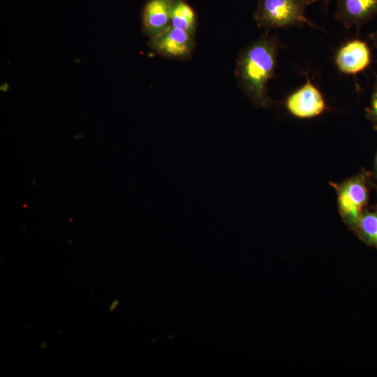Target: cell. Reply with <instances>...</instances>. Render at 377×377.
Instances as JSON below:
<instances>
[{"mask_svg": "<svg viewBox=\"0 0 377 377\" xmlns=\"http://www.w3.org/2000/svg\"><path fill=\"white\" fill-rule=\"evenodd\" d=\"M280 47L277 38L266 31L244 47L237 58L235 73L239 87L258 106L271 105L268 82L274 76Z\"/></svg>", "mask_w": 377, "mask_h": 377, "instance_id": "1", "label": "cell"}, {"mask_svg": "<svg viewBox=\"0 0 377 377\" xmlns=\"http://www.w3.org/2000/svg\"><path fill=\"white\" fill-rule=\"evenodd\" d=\"M318 0H259L253 20L259 28H288L307 24L320 29L305 16V9Z\"/></svg>", "mask_w": 377, "mask_h": 377, "instance_id": "2", "label": "cell"}, {"mask_svg": "<svg viewBox=\"0 0 377 377\" xmlns=\"http://www.w3.org/2000/svg\"><path fill=\"white\" fill-rule=\"evenodd\" d=\"M194 36L170 26L159 34L150 38L151 49L164 57L174 59L188 58L195 47Z\"/></svg>", "mask_w": 377, "mask_h": 377, "instance_id": "3", "label": "cell"}, {"mask_svg": "<svg viewBox=\"0 0 377 377\" xmlns=\"http://www.w3.org/2000/svg\"><path fill=\"white\" fill-rule=\"evenodd\" d=\"M306 82L300 89L288 96L286 105L289 112L298 118H311L322 114L325 103L319 89L305 73Z\"/></svg>", "mask_w": 377, "mask_h": 377, "instance_id": "4", "label": "cell"}, {"mask_svg": "<svg viewBox=\"0 0 377 377\" xmlns=\"http://www.w3.org/2000/svg\"><path fill=\"white\" fill-rule=\"evenodd\" d=\"M367 198L368 191L363 177L350 179L338 188L341 214L351 223H359Z\"/></svg>", "mask_w": 377, "mask_h": 377, "instance_id": "5", "label": "cell"}, {"mask_svg": "<svg viewBox=\"0 0 377 377\" xmlns=\"http://www.w3.org/2000/svg\"><path fill=\"white\" fill-rule=\"evenodd\" d=\"M377 15V0H337L336 20L346 29L357 31Z\"/></svg>", "mask_w": 377, "mask_h": 377, "instance_id": "6", "label": "cell"}, {"mask_svg": "<svg viewBox=\"0 0 377 377\" xmlns=\"http://www.w3.org/2000/svg\"><path fill=\"white\" fill-rule=\"evenodd\" d=\"M334 61L341 73L355 75L369 66L371 50L365 41L359 38L352 39L338 50Z\"/></svg>", "mask_w": 377, "mask_h": 377, "instance_id": "7", "label": "cell"}, {"mask_svg": "<svg viewBox=\"0 0 377 377\" xmlns=\"http://www.w3.org/2000/svg\"><path fill=\"white\" fill-rule=\"evenodd\" d=\"M172 0H147L142 11V27L145 35L152 38L170 26Z\"/></svg>", "mask_w": 377, "mask_h": 377, "instance_id": "8", "label": "cell"}, {"mask_svg": "<svg viewBox=\"0 0 377 377\" xmlns=\"http://www.w3.org/2000/svg\"><path fill=\"white\" fill-rule=\"evenodd\" d=\"M198 17L193 8L185 0H172L170 8V26L184 30L194 36Z\"/></svg>", "mask_w": 377, "mask_h": 377, "instance_id": "9", "label": "cell"}, {"mask_svg": "<svg viewBox=\"0 0 377 377\" xmlns=\"http://www.w3.org/2000/svg\"><path fill=\"white\" fill-rule=\"evenodd\" d=\"M359 223L362 233L369 240L377 244V214L367 213L363 215Z\"/></svg>", "mask_w": 377, "mask_h": 377, "instance_id": "10", "label": "cell"}, {"mask_svg": "<svg viewBox=\"0 0 377 377\" xmlns=\"http://www.w3.org/2000/svg\"><path fill=\"white\" fill-rule=\"evenodd\" d=\"M367 116L374 126L377 127V76L374 82L370 104L367 110Z\"/></svg>", "mask_w": 377, "mask_h": 377, "instance_id": "11", "label": "cell"}, {"mask_svg": "<svg viewBox=\"0 0 377 377\" xmlns=\"http://www.w3.org/2000/svg\"><path fill=\"white\" fill-rule=\"evenodd\" d=\"M368 38L371 42L375 48L377 50V29L374 32L371 33L369 35Z\"/></svg>", "mask_w": 377, "mask_h": 377, "instance_id": "12", "label": "cell"}, {"mask_svg": "<svg viewBox=\"0 0 377 377\" xmlns=\"http://www.w3.org/2000/svg\"><path fill=\"white\" fill-rule=\"evenodd\" d=\"M330 1H331V0H322V1H323V6H324V8H325V9L327 8V6H328V5H329Z\"/></svg>", "mask_w": 377, "mask_h": 377, "instance_id": "13", "label": "cell"}, {"mask_svg": "<svg viewBox=\"0 0 377 377\" xmlns=\"http://www.w3.org/2000/svg\"><path fill=\"white\" fill-rule=\"evenodd\" d=\"M376 166H377V156H376Z\"/></svg>", "mask_w": 377, "mask_h": 377, "instance_id": "14", "label": "cell"}]
</instances>
